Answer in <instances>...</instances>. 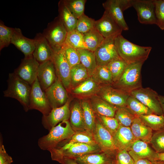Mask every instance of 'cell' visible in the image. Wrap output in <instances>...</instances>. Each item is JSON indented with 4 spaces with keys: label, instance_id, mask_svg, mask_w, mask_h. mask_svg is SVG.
Listing matches in <instances>:
<instances>
[{
    "label": "cell",
    "instance_id": "12",
    "mask_svg": "<svg viewBox=\"0 0 164 164\" xmlns=\"http://www.w3.org/2000/svg\"><path fill=\"white\" fill-rule=\"evenodd\" d=\"M131 3L140 23L156 25L155 0H131Z\"/></svg>",
    "mask_w": 164,
    "mask_h": 164
},
{
    "label": "cell",
    "instance_id": "28",
    "mask_svg": "<svg viewBox=\"0 0 164 164\" xmlns=\"http://www.w3.org/2000/svg\"><path fill=\"white\" fill-rule=\"evenodd\" d=\"M101 86L91 77H89L78 85L72 89L71 92L73 94L78 96H92L98 93Z\"/></svg>",
    "mask_w": 164,
    "mask_h": 164
},
{
    "label": "cell",
    "instance_id": "26",
    "mask_svg": "<svg viewBox=\"0 0 164 164\" xmlns=\"http://www.w3.org/2000/svg\"><path fill=\"white\" fill-rule=\"evenodd\" d=\"M130 128L136 140L149 143L153 133V130L144 124L138 117L134 119Z\"/></svg>",
    "mask_w": 164,
    "mask_h": 164
},
{
    "label": "cell",
    "instance_id": "54",
    "mask_svg": "<svg viewBox=\"0 0 164 164\" xmlns=\"http://www.w3.org/2000/svg\"><path fill=\"white\" fill-rule=\"evenodd\" d=\"M152 164H164V161H156L153 163Z\"/></svg>",
    "mask_w": 164,
    "mask_h": 164
},
{
    "label": "cell",
    "instance_id": "3",
    "mask_svg": "<svg viewBox=\"0 0 164 164\" xmlns=\"http://www.w3.org/2000/svg\"><path fill=\"white\" fill-rule=\"evenodd\" d=\"M52 160L62 164L64 158L73 159L91 153L102 152L97 145L76 143L69 145L67 143L60 147L50 149Z\"/></svg>",
    "mask_w": 164,
    "mask_h": 164
},
{
    "label": "cell",
    "instance_id": "50",
    "mask_svg": "<svg viewBox=\"0 0 164 164\" xmlns=\"http://www.w3.org/2000/svg\"><path fill=\"white\" fill-rule=\"evenodd\" d=\"M134 164H152V163L148 159H141L134 161Z\"/></svg>",
    "mask_w": 164,
    "mask_h": 164
},
{
    "label": "cell",
    "instance_id": "53",
    "mask_svg": "<svg viewBox=\"0 0 164 164\" xmlns=\"http://www.w3.org/2000/svg\"><path fill=\"white\" fill-rule=\"evenodd\" d=\"M159 98L164 115V96L159 95Z\"/></svg>",
    "mask_w": 164,
    "mask_h": 164
},
{
    "label": "cell",
    "instance_id": "27",
    "mask_svg": "<svg viewBox=\"0 0 164 164\" xmlns=\"http://www.w3.org/2000/svg\"><path fill=\"white\" fill-rule=\"evenodd\" d=\"M70 122L75 132L86 131L80 102H77L70 108Z\"/></svg>",
    "mask_w": 164,
    "mask_h": 164
},
{
    "label": "cell",
    "instance_id": "44",
    "mask_svg": "<svg viewBox=\"0 0 164 164\" xmlns=\"http://www.w3.org/2000/svg\"><path fill=\"white\" fill-rule=\"evenodd\" d=\"M149 143L156 152L164 153V128L153 133Z\"/></svg>",
    "mask_w": 164,
    "mask_h": 164
},
{
    "label": "cell",
    "instance_id": "11",
    "mask_svg": "<svg viewBox=\"0 0 164 164\" xmlns=\"http://www.w3.org/2000/svg\"><path fill=\"white\" fill-rule=\"evenodd\" d=\"M117 36L104 38L94 52L97 66L106 65L111 60L120 57L114 43Z\"/></svg>",
    "mask_w": 164,
    "mask_h": 164
},
{
    "label": "cell",
    "instance_id": "7",
    "mask_svg": "<svg viewBox=\"0 0 164 164\" xmlns=\"http://www.w3.org/2000/svg\"><path fill=\"white\" fill-rule=\"evenodd\" d=\"M93 135L101 151L115 159L118 150L115 145L113 136L102 125L97 117Z\"/></svg>",
    "mask_w": 164,
    "mask_h": 164
},
{
    "label": "cell",
    "instance_id": "36",
    "mask_svg": "<svg viewBox=\"0 0 164 164\" xmlns=\"http://www.w3.org/2000/svg\"><path fill=\"white\" fill-rule=\"evenodd\" d=\"M126 106L137 117L142 115L153 114L148 107L130 95L128 98Z\"/></svg>",
    "mask_w": 164,
    "mask_h": 164
},
{
    "label": "cell",
    "instance_id": "32",
    "mask_svg": "<svg viewBox=\"0 0 164 164\" xmlns=\"http://www.w3.org/2000/svg\"><path fill=\"white\" fill-rule=\"evenodd\" d=\"M70 74V88L75 87L89 77L87 70L80 63L71 68Z\"/></svg>",
    "mask_w": 164,
    "mask_h": 164
},
{
    "label": "cell",
    "instance_id": "17",
    "mask_svg": "<svg viewBox=\"0 0 164 164\" xmlns=\"http://www.w3.org/2000/svg\"><path fill=\"white\" fill-rule=\"evenodd\" d=\"M45 92L52 109L63 106L69 99L67 90L57 77L54 83Z\"/></svg>",
    "mask_w": 164,
    "mask_h": 164
},
{
    "label": "cell",
    "instance_id": "29",
    "mask_svg": "<svg viewBox=\"0 0 164 164\" xmlns=\"http://www.w3.org/2000/svg\"><path fill=\"white\" fill-rule=\"evenodd\" d=\"M58 6V16L67 32L75 30L77 19L70 12L63 0L59 1Z\"/></svg>",
    "mask_w": 164,
    "mask_h": 164
},
{
    "label": "cell",
    "instance_id": "52",
    "mask_svg": "<svg viewBox=\"0 0 164 164\" xmlns=\"http://www.w3.org/2000/svg\"><path fill=\"white\" fill-rule=\"evenodd\" d=\"M158 161H164V153H157L154 162Z\"/></svg>",
    "mask_w": 164,
    "mask_h": 164
},
{
    "label": "cell",
    "instance_id": "47",
    "mask_svg": "<svg viewBox=\"0 0 164 164\" xmlns=\"http://www.w3.org/2000/svg\"><path fill=\"white\" fill-rule=\"evenodd\" d=\"M156 25L164 30V0H155Z\"/></svg>",
    "mask_w": 164,
    "mask_h": 164
},
{
    "label": "cell",
    "instance_id": "9",
    "mask_svg": "<svg viewBox=\"0 0 164 164\" xmlns=\"http://www.w3.org/2000/svg\"><path fill=\"white\" fill-rule=\"evenodd\" d=\"M35 109L43 116L48 115L52 109L46 93L41 87L37 78L31 85L29 100V110Z\"/></svg>",
    "mask_w": 164,
    "mask_h": 164
},
{
    "label": "cell",
    "instance_id": "25",
    "mask_svg": "<svg viewBox=\"0 0 164 164\" xmlns=\"http://www.w3.org/2000/svg\"><path fill=\"white\" fill-rule=\"evenodd\" d=\"M79 164H114L115 159L102 152L72 159Z\"/></svg>",
    "mask_w": 164,
    "mask_h": 164
},
{
    "label": "cell",
    "instance_id": "4",
    "mask_svg": "<svg viewBox=\"0 0 164 164\" xmlns=\"http://www.w3.org/2000/svg\"><path fill=\"white\" fill-rule=\"evenodd\" d=\"M7 82L8 88L3 91L4 96L16 99L22 106L25 111H28L29 110L31 85L14 73H9Z\"/></svg>",
    "mask_w": 164,
    "mask_h": 164
},
{
    "label": "cell",
    "instance_id": "49",
    "mask_svg": "<svg viewBox=\"0 0 164 164\" xmlns=\"http://www.w3.org/2000/svg\"><path fill=\"white\" fill-rule=\"evenodd\" d=\"M2 138L0 141V164H11L13 162L12 157L7 153L3 144Z\"/></svg>",
    "mask_w": 164,
    "mask_h": 164
},
{
    "label": "cell",
    "instance_id": "10",
    "mask_svg": "<svg viewBox=\"0 0 164 164\" xmlns=\"http://www.w3.org/2000/svg\"><path fill=\"white\" fill-rule=\"evenodd\" d=\"M102 5L105 11L108 12L123 30L129 29L123 12L132 6L131 0H108Z\"/></svg>",
    "mask_w": 164,
    "mask_h": 164
},
{
    "label": "cell",
    "instance_id": "24",
    "mask_svg": "<svg viewBox=\"0 0 164 164\" xmlns=\"http://www.w3.org/2000/svg\"><path fill=\"white\" fill-rule=\"evenodd\" d=\"M89 102L96 115L114 117L117 108L98 95L91 97Z\"/></svg>",
    "mask_w": 164,
    "mask_h": 164
},
{
    "label": "cell",
    "instance_id": "48",
    "mask_svg": "<svg viewBox=\"0 0 164 164\" xmlns=\"http://www.w3.org/2000/svg\"><path fill=\"white\" fill-rule=\"evenodd\" d=\"M115 160L118 164H134V162L128 152L125 150L117 151Z\"/></svg>",
    "mask_w": 164,
    "mask_h": 164
},
{
    "label": "cell",
    "instance_id": "41",
    "mask_svg": "<svg viewBox=\"0 0 164 164\" xmlns=\"http://www.w3.org/2000/svg\"><path fill=\"white\" fill-rule=\"evenodd\" d=\"M65 5L77 19L84 14L86 0H63Z\"/></svg>",
    "mask_w": 164,
    "mask_h": 164
},
{
    "label": "cell",
    "instance_id": "14",
    "mask_svg": "<svg viewBox=\"0 0 164 164\" xmlns=\"http://www.w3.org/2000/svg\"><path fill=\"white\" fill-rule=\"evenodd\" d=\"M70 102L69 98L63 106L53 108L48 115H43L42 124L44 128L49 131L59 123L69 120L70 116Z\"/></svg>",
    "mask_w": 164,
    "mask_h": 164
},
{
    "label": "cell",
    "instance_id": "46",
    "mask_svg": "<svg viewBox=\"0 0 164 164\" xmlns=\"http://www.w3.org/2000/svg\"><path fill=\"white\" fill-rule=\"evenodd\" d=\"M102 125L113 136L119 128L120 125L114 117L97 115Z\"/></svg>",
    "mask_w": 164,
    "mask_h": 164
},
{
    "label": "cell",
    "instance_id": "23",
    "mask_svg": "<svg viewBox=\"0 0 164 164\" xmlns=\"http://www.w3.org/2000/svg\"><path fill=\"white\" fill-rule=\"evenodd\" d=\"M113 138L118 150H125L128 152L136 140L130 127L121 125Z\"/></svg>",
    "mask_w": 164,
    "mask_h": 164
},
{
    "label": "cell",
    "instance_id": "21",
    "mask_svg": "<svg viewBox=\"0 0 164 164\" xmlns=\"http://www.w3.org/2000/svg\"><path fill=\"white\" fill-rule=\"evenodd\" d=\"M11 43L13 44L24 54L25 57L32 56L35 48V40L27 38L22 34L19 28H14Z\"/></svg>",
    "mask_w": 164,
    "mask_h": 164
},
{
    "label": "cell",
    "instance_id": "2",
    "mask_svg": "<svg viewBox=\"0 0 164 164\" xmlns=\"http://www.w3.org/2000/svg\"><path fill=\"white\" fill-rule=\"evenodd\" d=\"M75 133L69 120L64 121L53 127L47 134L39 138L38 145L41 149L49 151L70 139Z\"/></svg>",
    "mask_w": 164,
    "mask_h": 164
},
{
    "label": "cell",
    "instance_id": "15",
    "mask_svg": "<svg viewBox=\"0 0 164 164\" xmlns=\"http://www.w3.org/2000/svg\"><path fill=\"white\" fill-rule=\"evenodd\" d=\"M39 63L33 56L24 57L14 73L22 80L32 85L37 78Z\"/></svg>",
    "mask_w": 164,
    "mask_h": 164
},
{
    "label": "cell",
    "instance_id": "6",
    "mask_svg": "<svg viewBox=\"0 0 164 164\" xmlns=\"http://www.w3.org/2000/svg\"><path fill=\"white\" fill-rule=\"evenodd\" d=\"M42 33L55 52L61 50L67 32L58 16L48 24Z\"/></svg>",
    "mask_w": 164,
    "mask_h": 164
},
{
    "label": "cell",
    "instance_id": "20",
    "mask_svg": "<svg viewBox=\"0 0 164 164\" xmlns=\"http://www.w3.org/2000/svg\"><path fill=\"white\" fill-rule=\"evenodd\" d=\"M57 76L53 62L49 60L39 64L37 76L40 85L44 91L55 82Z\"/></svg>",
    "mask_w": 164,
    "mask_h": 164
},
{
    "label": "cell",
    "instance_id": "35",
    "mask_svg": "<svg viewBox=\"0 0 164 164\" xmlns=\"http://www.w3.org/2000/svg\"><path fill=\"white\" fill-rule=\"evenodd\" d=\"M141 121L152 130L157 131L164 128V115L154 114L142 115L138 117Z\"/></svg>",
    "mask_w": 164,
    "mask_h": 164
},
{
    "label": "cell",
    "instance_id": "19",
    "mask_svg": "<svg viewBox=\"0 0 164 164\" xmlns=\"http://www.w3.org/2000/svg\"><path fill=\"white\" fill-rule=\"evenodd\" d=\"M34 39L35 48L32 55L35 59L39 64L52 60L54 52L42 33L36 34Z\"/></svg>",
    "mask_w": 164,
    "mask_h": 164
},
{
    "label": "cell",
    "instance_id": "5",
    "mask_svg": "<svg viewBox=\"0 0 164 164\" xmlns=\"http://www.w3.org/2000/svg\"><path fill=\"white\" fill-rule=\"evenodd\" d=\"M144 62L128 64L122 74L113 87L129 93L142 87L141 70Z\"/></svg>",
    "mask_w": 164,
    "mask_h": 164
},
{
    "label": "cell",
    "instance_id": "18",
    "mask_svg": "<svg viewBox=\"0 0 164 164\" xmlns=\"http://www.w3.org/2000/svg\"><path fill=\"white\" fill-rule=\"evenodd\" d=\"M95 29L104 38L117 36L123 30L110 14L105 11L101 19L96 21Z\"/></svg>",
    "mask_w": 164,
    "mask_h": 164
},
{
    "label": "cell",
    "instance_id": "39",
    "mask_svg": "<svg viewBox=\"0 0 164 164\" xmlns=\"http://www.w3.org/2000/svg\"><path fill=\"white\" fill-rule=\"evenodd\" d=\"M114 117L120 125L130 127L133 120L136 117L126 107L117 108Z\"/></svg>",
    "mask_w": 164,
    "mask_h": 164
},
{
    "label": "cell",
    "instance_id": "38",
    "mask_svg": "<svg viewBox=\"0 0 164 164\" xmlns=\"http://www.w3.org/2000/svg\"><path fill=\"white\" fill-rule=\"evenodd\" d=\"M64 44L77 50L87 49L83 34L75 30L67 32Z\"/></svg>",
    "mask_w": 164,
    "mask_h": 164
},
{
    "label": "cell",
    "instance_id": "51",
    "mask_svg": "<svg viewBox=\"0 0 164 164\" xmlns=\"http://www.w3.org/2000/svg\"><path fill=\"white\" fill-rule=\"evenodd\" d=\"M62 164H79L73 159L70 158H64Z\"/></svg>",
    "mask_w": 164,
    "mask_h": 164
},
{
    "label": "cell",
    "instance_id": "33",
    "mask_svg": "<svg viewBox=\"0 0 164 164\" xmlns=\"http://www.w3.org/2000/svg\"><path fill=\"white\" fill-rule=\"evenodd\" d=\"M91 77L99 84L112 85L113 84L111 74L106 65L97 66Z\"/></svg>",
    "mask_w": 164,
    "mask_h": 164
},
{
    "label": "cell",
    "instance_id": "8",
    "mask_svg": "<svg viewBox=\"0 0 164 164\" xmlns=\"http://www.w3.org/2000/svg\"><path fill=\"white\" fill-rule=\"evenodd\" d=\"M129 94L148 107L153 114L164 115L159 100V95L155 91L149 87H142L132 91Z\"/></svg>",
    "mask_w": 164,
    "mask_h": 164
},
{
    "label": "cell",
    "instance_id": "22",
    "mask_svg": "<svg viewBox=\"0 0 164 164\" xmlns=\"http://www.w3.org/2000/svg\"><path fill=\"white\" fill-rule=\"evenodd\" d=\"M128 152L134 161L146 159L152 163L154 162L157 154L148 143L139 140L134 142Z\"/></svg>",
    "mask_w": 164,
    "mask_h": 164
},
{
    "label": "cell",
    "instance_id": "31",
    "mask_svg": "<svg viewBox=\"0 0 164 164\" xmlns=\"http://www.w3.org/2000/svg\"><path fill=\"white\" fill-rule=\"evenodd\" d=\"M77 51L80 63L87 69L89 77H91L97 66L94 52L87 49Z\"/></svg>",
    "mask_w": 164,
    "mask_h": 164
},
{
    "label": "cell",
    "instance_id": "55",
    "mask_svg": "<svg viewBox=\"0 0 164 164\" xmlns=\"http://www.w3.org/2000/svg\"><path fill=\"white\" fill-rule=\"evenodd\" d=\"M114 164H118L116 162V161H115V162Z\"/></svg>",
    "mask_w": 164,
    "mask_h": 164
},
{
    "label": "cell",
    "instance_id": "37",
    "mask_svg": "<svg viewBox=\"0 0 164 164\" xmlns=\"http://www.w3.org/2000/svg\"><path fill=\"white\" fill-rule=\"evenodd\" d=\"M128 65L120 57L111 60L107 64L111 74L113 84L119 79Z\"/></svg>",
    "mask_w": 164,
    "mask_h": 164
},
{
    "label": "cell",
    "instance_id": "16",
    "mask_svg": "<svg viewBox=\"0 0 164 164\" xmlns=\"http://www.w3.org/2000/svg\"><path fill=\"white\" fill-rule=\"evenodd\" d=\"M57 77L67 90L70 88L71 67L61 49L54 52L52 60Z\"/></svg>",
    "mask_w": 164,
    "mask_h": 164
},
{
    "label": "cell",
    "instance_id": "30",
    "mask_svg": "<svg viewBox=\"0 0 164 164\" xmlns=\"http://www.w3.org/2000/svg\"><path fill=\"white\" fill-rule=\"evenodd\" d=\"M86 130L93 134L96 126V115L89 101L82 100L80 102Z\"/></svg>",
    "mask_w": 164,
    "mask_h": 164
},
{
    "label": "cell",
    "instance_id": "42",
    "mask_svg": "<svg viewBox=\"0 0 164 164\" xmlns=\"http://www.w3.org/2000/svg\"><path fill=\"white\" fill-rule=\"evenodd\" d=\"M95 21L84 14L77 19L75 30L84 34L95 28Z\"/></svg>",
    "mask_w": 164,
    "mask_h": 164
},
{
    "label": "cell",
    "instance_id": "34",
    "mask_svg": "<svg viewBox=\"0 0 164 164\" xmlns=\"http://www.w3.org/2000/svg\"><path fill=\"white\" fill-rule=\"evenodd\" d=\"M87 49L94 52L101 44L104 38L95 28L83 34Z\"/></svg>",
    "mask_w": 164,
    "mask_h": 164
},
{
    "label": "cell",
    "instance_id": "43",
    "mask_svg": "<svg viewBox=\"0 0 164 164\" xmlns=\"http://www.w3.org/2000/svg\"><path fill=\"white\" fill-rule=\"evenodd\" d=\"M14 28L6 26L2 21H0V50L8 47L10 43Z\"/></svg>",
    "mask_w": 164,
    "mask_h": 164
},
{
    "label": "cell",
    "instance_id": "1",
    "mask_svg": "<svg viewBox=\"0 0 164 164\" xmlns=\"http://www.w3.org/2000/svg\"><path fill=\"white\" fill-rule=\"evenodd\" d=\"M114 43L119 56L128 64L144 62L152 49L150 46L135 44L125 39L121 34L115 38Z\"/></svg>",
    "mask_w": 164,
    "mask_h": 164
},
{
    "label": "cell",
    "instance_id": "45",
    "mask_svg": "<svg viewBox=\"0 0 164 164\" xmlns=\"http://www.w3.org/2000/svg\"><path fill=\"white\" fill-rule=\"evenodd\" d=\"M62 50L71 68L80 63L79 55L77 50L65 44L63 46Z\"/></svg>",
    "mask_w": 164,
    "mask_h": 164
},
{
    "label": "cell",
    "instance_id": "13",
    "mask_svg": "<svg viewBox=\"0 0 164 164\" xmlns=\"http://www.w3.org/2000/svg\"><path fill=\"white\" fill-rule=\"evenodd\" d=\"M99 96L117 107H125L129 93L115 88L111 85L101 86L97 94Z\"/></svg>",
    "mask_w": 164,
    "mask_h": 164
},
{
    "label": "cell",
    "instance_id": "40",
    "mask_svg": "<svg viewBox=\"0 0 164 164\" xmlns=\"http://www.w3.org/2000/svg\"><path fill=\"white\" fill-rule=\"evenodd\" d=\"M66 143L69 145L76 143L97 145L93 134L87 131L75 132L71 138Z\"/></svg>",
    "mask_w": 164,
    "mask_h": 164
}]
</instances>
